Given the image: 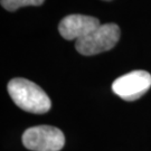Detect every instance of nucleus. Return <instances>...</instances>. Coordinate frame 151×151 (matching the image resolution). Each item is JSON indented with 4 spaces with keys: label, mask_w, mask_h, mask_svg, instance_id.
Listing matches in <instances>:
<instances>
[{
    "label": "nucleus",
    "mask_w": 151,
    "mask_h": 151,
    "mask_svg": "<svg viewBox=\"0 0 151 151\" xmlns=\"http://www.w3.org/2000/svg\"><path fill=\"white\" fill-rule=\"evenodd\" d=\"M8 93L17 106L26 112L44 114L52 108L50 99L43 88L26 78H12L8 83Z\"/></svg>",
    "instance_id": "1"
},
{
    "label": "nucleus",
    "mask_w": 151,
    "mask_h": 151,
    "mask_svg": "<svg viewBox=\"0 0 151 151\" xmlns=\"http://www.w3.org/2000/svg\"><path fill=\"white\" fill-rule=\"evenodd\" d=\"M121 30L115 24H101L87 36L75 43L76 50L82 55L91 56L112 49L119 42Z\"/></svg>",
    "instance_id": "2"
},
{
    "label": "nucleus",
    "mask_w": 151,
    "mask_h": 151,
    "mask_svg": "<svg viewBox=\"0 0 151 151\" xmlns=\"http://www.w3.org/2000/svg\"><path fill=\"white\" fill-rule=\"evenodd\" d=\"M22 143L32 151H60L65 145V137L55 127L37 125L24 132Z\"/></svg>",
    "instance_id": "3"
},
{
    "label": "nucleus",
    "mask_w": 151,
    "mask_h": 151,
    "mask_svg": "<svg viewBox=\"0 0 151 151\" xmlns=\"http://www.w3.org/2000/svg\"><path fill=\"white\" fill-rule=\"evenodd\" d=\"M151 87V74L146 70H133L118 77L112 84L113 92L125 101H135Z\"/></svg>",
    "instance_id": "4"
},
{
    "label": "nucleus",
    "mask_w": 151,
    "mask_h": 151,
    "mask_svg": "<svg viewBox=\"0 0 151 151\" xmlns=\"http://www.w3.org/2000/svg\"><path fill=\"white\" fill-rule=\"evenodd\" d=\"M101 24L97 18L85 15H70L62 19L58 25V32L67 40L76 42L95 30Z\"/></svg>",
    "instance_id": "5"
},
{
    "label": "nucleus",
    "mask_w": 151,
    "mask_h": 151,
    "mask_svg": "<svg viewBox=\"0 0 151 151\" xmlns=\"http://www.w3.org/2000/svg\"><path fill=\"white\" fill-rule=\"evenodd\" d=\"M44 1L45 0H0L1 6L8 11H15L27 6H40Z\"/></svg>",
    "instance_id": "6"
},
{
    "label": "nucleus",
    "mask_w": 151,
    "mask_h": 151,
    "mask_svg": "<svg viewBox=\"0 0 151 151\" xmlns=\"http://www.w3.org/2000/svg\"><path fill=\"white\" fill-rule=\"evenodd\" d=\"M104 1H111V0H104Z\"/></svg>",
    "instance_id": "7"
}]
</instances>
